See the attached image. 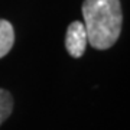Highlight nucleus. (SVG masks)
<instances>
[{
    "label": "nucleus",
    "mask_w": 130,
    "mask_h": 130,
    "mask_svg": "<svg viewBox=\"0 0 130 130\" xmlns=\"http://www.w3.org/2000/svg\"><path fill=\"white\" fill-rule=\"evenodd\" d=\"M81 12L90 45L100 51L111 48L121 33L120 0H84Z\"/></svg>",
    "instance_id": "obj_1"
},
{
    "label": "nucleus",
    "mask_w": 130,
    "mask_h": 130,
    "mask_svg": "<svg viewBox=\"0 0 130 130\" xmlns=\"http://www.w3.org/2000/svg\"><path fill=\"white\" fill-rule=\"evenodd\" d=\"M88 45L87 41V32L84 28V23L79 20H75L67 28L65 33V49L72 58H81L85 52V48Z\"/></svg>",
    "instance_id": "obj_2"
},
{
    "label": "nucleus",
    "mask_w": 130,
    "mask_h": 130,
    "mask_svg": "<svg viewBox=\"0 0 130 130\" xmlns=\"http://www.w3.org/2000/svg\"><path fill=\"white\" fill-rule=\"evenodd\" d=\"M14 29L9 20L0 19V58L6 56L13 48Z\"/></svg>",
    "instance_id": "obj_3"
},
{
    "label": "nucleus",
    "mask_w": 130,
    "mask_h": 130,
    "mask_svg": "<svg viewBox=\"0 0 130 130\" xmlns=\"http://www.w3.org/2000/svg\"><path fill=\"white\" fill-rule=\"evenodd\" d=\"M13 111V97L7 90L0 88V126Z\"/></svg>",
    "instance_id": "obj_4"
}]
</instances>
